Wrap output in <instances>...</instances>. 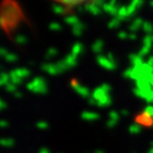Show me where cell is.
Segmentation results:
<instances>
[{"mask_svg": "<svg viewBox=\"0 0 153 153\" xmlns=\"http://www.w3.org/2000/svg\"><path fill=\"white\" fill-rule=\"evenodd\" d=\"M50 1L65 10H76L88 6L89 4L97 1V0H50Z\"/></svg>", "mask_w": 153, "mask_h": 153, "instance_id": "1", "label": "cell"}]
</instances>
